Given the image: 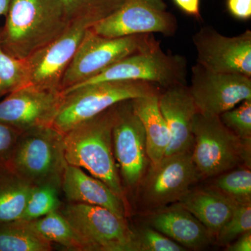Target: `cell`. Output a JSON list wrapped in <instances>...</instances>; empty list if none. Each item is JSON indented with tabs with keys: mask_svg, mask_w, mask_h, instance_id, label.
Masks as SVG:
<instances>
[{
	"mask_svg": "<svg viewBox=\"0 0 251 251\" xmlns=\"http://www.w3.org/2000/svg\"><path fill=\"white\" fill-rule=\"evenodd\" d=\"M0 44L5 52L25 59L67 30L71 22L60 0H11Z\"/></svg>",
	"mask_w": 251,
	"mask_h": 251,
	"instance_id": "obj_1",
	"label": "cell"
},
{
	"mask_svg": "<svg viewBox=\"0 0 251 251\" xmlns=\"http://www.w3.org/2000/svg\"><path fill=\"white\" fill-rule=\"evenodd\" d=\"M116 105L75 126L64 133L63 141L67 164L85 169L124 201L112 145Z\"/></svg>",
	"mask_w": 251,
	"mask_h": 251,
	"instance_id": "obj_2",
	"label": "cell"
},
{
	"mask_svg": "<svg viewBox=\"0 0 251 251\" xmlns=\"http://www.w3.org/2000/svg\"><path fill=\"white\" fill-rule=\"evenodd\" d=\"M160 92L158 86L142 80L104 81L63 91L62 103L52 126L64 134L120 102Z\"/></svg>",
	"mask_w": 251,
	"mask_h": 251,
	"instance_id": "obj_3",
	"label": "cell"
},
{
	"mask_svg": "<svg viewBox=\"0 0 251 251\" xmlns=\"http://www.w3.org/2000/svg\"><path fill=\"white\" fill-rule=\"evenodd\" d=\"M63 138L64 134L52 126L22 132L6 169L36 186L58 187L67 166Z\"/></svg>",
	"mask_w": 251,
	"mask_h": 251,
	"instance_id": "obj_4",
	"label": "cell"
},
{
	"mask_svg": "<svg viewBox=\"0 0 251 251\" xmlns=\"http://www.w3.org/2000/svg\"><path fill=\"white\" fill-rule=\"evenodd\" d=\"M192 158L199 176H219L239 165L251 168V141L243 140L222 123L219 116L198 112L193 124Z\"/></svg>",
	"mask_w": 251,
	"mask_h": 251,
	"instance_id": "obj_5",
	"label": "cell"
},
{
	"mask_svg": "<svg viewBox=\"0 0 251 251\" xmlns=\"http://www.w3.org/2000/svg\"><path fill=\"white\" fill-rule=\"evenodd\" d=\"M161 46L153 34L104 37L89 28L61 82L64 91L92 79L130 54Z\"/></svg>",
	"mask_w": 251,
	"mask_h": 251,
	"instance_id": "obj_6",
	"label": "cell"
},
{
	"mask_svg": "<svg viewBox=\"0 0 251 251\" xmlns=\"http://www.w3.org/2000/svg\"><path fill=\"white\" fill-rule=\"evenodd\" d=\"M62 215L87 251H140L136 232L115 213L102 206L74 202Z\"/></svg>",
	"mask_w": 251,
	"mask_h": 251,
	"instance_id": "obj_7",
	"label": "cell"
},
{
	"mask_svg": "<svg viewBox=\"0 0 251 251\" xmlns=\"http://www.w3.org/2000/svg\"><path fill=\"white\" fill-rule=\"evenodd\" d=\"M187 66L184 56L166 53L159 46L130 54L92 79L67 90L112 80L146 81L164 90L172 86L186 84Z\"/></svg>",
	"mask_w": 251,
	"mask_h": 251,
	"instance_id": "obj_8",
	"label": "cell"
},
{
	"mask_svg": "<svg viewBox=\"0 0 251 251\" xmlns=\"http://www.w3.org/2000/svg\"><path fill=\"white\" fill-rule=\"evenodd\" d=\"M91 29L108 38L153 33L173 36L178 24L176 17L168 11L164 0H126L115 12Z\"/></svg>",
	"mask_w": 251,
	"mask_h": 251,
	"instance_id": "obj_9",
	"label": "cell"
},
{
	"mask_svg": "<svg viewBox=\"0 0 251 251\" xmlns=\"http://www.w3.org/2000/svg\"><path fill=\"white\" fill-rule=\"evenodd\" d=\"M190 151L165 156L151 165L140 181V198L145 207L158 209L177 202L199 178Z\"/></svg>",
	"mask_w": 251,
	"mask_h": 251,
	"instance_id": "obj_10",
	"label": "cell"
},
{
	"mask_svg": "<svg viewBox=\"0 0 251 251\" xmlns=\"http://www.w3.org/2000/svg\"><path fill=\"white\" fill-rule=\"evenodd\" d=\"M112 145L124 182L128 188L138 187L148 170L149 158L145 128L130 100L116 105Z\"/></svg>",
	"mask_w": 251,
	"mask_h": 251,
	"instance_id": "obj_11",
	"label": "cell"
},
{
	"mask_svg": "<svg viewBox=\"0 0 251 251\" xmlns=\"http://www.w3.org/2000/svg\"><path fill=\"white\" fill-rule=\"evenodd\" d=\"M190 92L198 110L219 116L244 100L251 99V78L206 69L196 63L191 68Z\"/></svg>",
	"mask_w": 251,
	"mask_h": 251,
	"instance_id": "obj_12",
	"label": "cell"
},
{
	"mask_svg": "<svg viewBox=\"0 0 251 251\" xmlns=\"http://www.w3.org/2000/svg\"><path fill=\"white\" fill-rule=\"evenodd\" d=\"M63 98L61 90L24 86L0 101V122L21 133L52 126Z\"/></svg>",
	"mask_w": 251,
	"mask_h": 251,
	"instance_id": "obj_13",
	"label": "cell"
},
{
	"mask_svg": "<svg viewBox=\"0 0 251 251\" xmlns=\"http://www.w3.org/2000/svg\"><path fill=\"white\" fill-rule=\"evenodd\" d=\"M197 63L206 69L251 77V31L226 36L214 28H201L193 36Z\"/></svg>",
	"mask_w": 251,
	"mask_h": 251,
	"instance_id": "obj_14",
	"label": "cell"
},
{
	"mask_svg": "<svg viewBox=\"0 0 251 251\" xmlns=\"http://www.w3.org/2000/svg\"><path fill=\"white\" fill-rule=\"evenodd\" d=\"M92 27V25L85 21L71 23L62 35L26 59L28 64L27 85L61 90L63 75L86 31Z\"/></svg>",
	"mask_w": 251,
	"mask_h": 251,
	"instance_id": "obj_15",
	"label": "cell"
},
{
	"mask_svg": "<svg viewBox=\"0 0 251 251\" xmlns=\"http://www.w3.org/2000/svg\"><path fill=\"white\" fill-rule=\"evenodd\" d=\"M158 105L171 135V143L165 156L186 151L192 152L194 144L193 124L198 110L189 86L179 84L161 91Z\"/></svg>",
	"mask_w": 251,
	"mask_h": 251,
	"instance_id": "obj_16",
	"label": "cell"
},
{
	"mask_svg": "<svg viewBox=\"0 0 251 251\" xmlns=\"http://www.w3.org/2000/svg\"><path fill=\"white\" fill-rule=\"evenodd\" d=\"M150 224L185 249H202L213 239L202 223L178 202L157 209Z\"/></svg>",
	"mask_w": 251,
	"mask_h": 251,
	"instance_id": "obj_17",
	"label": "cell"
},
{
	"mask_svg": "<svg viewBox=\"0 0 251 251\" xmlns=\"http://www.w3.org/2000/svg\"><path fill=\"white\" fill-rule=\"evenodd\" d=\"M61 186L71 202L102 206L125 219V202L121 198L105 183L87 175L82 168L67 164Z\"/></svg>",
	"mask_w": 251,
	"mask_h": 251,
	"instance_id": "obj_18",
	"label": "cell"
},
{
	"mask_svg": "<svg viewBox=\"0 0 251 251\" xmlns=\"http://www.w3.org/2000/svg\"><path fill=\"white\" fill-rule=\"evenodd\" d=\"M177 202L201 221L213 237L232 216L238 204L215 187L190 189Z\"/></svg>",
	"mask_w": 251,
	"mask_h": 251,
	"instance_id": "obj_19",
	"label": "cell"
},
{
	"mask_svg": "<svg viewBox=\"0 0 251 251\" xmlns=\"http://www.w3.org/2000/svg\"><path fill=\"white\" fill-rule=\"evenodd\" d=\"M158 95L130 100L145 128L147 154L151 165L157 164L164 158L171 143L169 129L158 105Z\"/></svg>",
	"mask_w": 251,
	"mask_h": 251,
	"instance_id": "obj_20",
	"label": "cell"
},
{
	"mask_svg": "<svg viewBox=\"0 0 251 251\" xmlns=\"http://www.w3.org/2000/svg\"><path fill=\"white\" fill-rule=\"evenodd\" d=\"M6 169L0 170V223L22 219L28 198L35 185Z\"/></svg>",
	"mask_w": 251,
	"mask_h": 251,
	"instance_id": "obj_21",
	"label": "cell"
},
{
	"mask_svg": "<svg viewBox=\"0 0 251 251\" xmlns=\"http://www.w3.org/2000/svg\"><path fill=\"white\" fill-rule=\"evenodd\" d=\"M51 244L29 221L0 223V251H49Z\"/></svg>",
	"mask_w": 251,
	"mask_h": 251,
	"instance_id": "obj_22",
	"label": "cell"
},
{
	"mask_svg": "<svg viewBox=\"0 0 251 251\" xmlns=\"http://www.w3.org/2000/svg\"><path fill=\"white\" fill-rule=\"evenodd\" d=\"M29 221L39 233L50 242L57 243L69 250L87 251L70 224L57 210Z\"/></svg>",
	"mask_w": 251,
	"mask_h": 251,
	"instance_id": "obj_23",
	"label": "cell"
},
{
	"mask_svg": "<svg viewBox=\"0 0 251 251\" xmlns=\"http://www.w3.org/2000/svg\"><path fill=\"white\" fill-rule=\"evenodd\" d=\"M71 23L85 21L96 23L115 12L126 0H60Z\"/></svg>",
	"mask_w": 251,
	"mask_h": 251,
	"instance_id": "obj_24",
	"label": "cell"
},
{
	"mask_svg": "<svg viewBox=\"0 0 251 251\" xmlns=\"http://www.w3.org/2000/svg\"><path fill=\"white\" fill-rule=\"evenodd\" d=\"M214 187L238 204H251V168H236L219 175Z\"/></svg>",
	"mask_w": 251,
	"mask_h": 251,
	"instance_id": "obj_25",
	"label": "cell"
},
{
	"mask_svg": "<svg viewBox=\"0 0 251 251\" xmlns=\"http://www.w3.org/2000/svg\"><path fill=\"white\" fill-rule=\"evenodd\" d=\"M27 59L13 57L0 44V97L27 85Z\"/></svg>",
	"mask_w": 251,
	"mask_h": 251,
	"instance_id": "obj_26",
	"label": "cell"
},
{
	"mask_svg": "<svg viewBox=\"0 0 251 251\" xmlns=\"http://www.w3.org/2000/svg\"><path fill=\"white\" fill-rule=\"evenodd\" d=\"M60 202L57 187L52 185L34 186L28 198L23 220L31 221L47 215L51 211L57 210Z\"/></svg>",
	"mask_w": 251,
	"mask_h": 251,
	"instance_id": "obj_27",
	"label": "cell"
},
{
	"mask_svg": "<svg viewBox=\"0 0 251 251\" xmlns=\"http://www.w3.org/2000/svg\"><path fill=\"white\" fill-rule=\"evenodd\" d=\"M251 230V204H238L233 214L216 235L221 246H227Z\"/></svg>",
	"mask_w": 251,
	"mask_h": 251,
	"instance_id": "obj_28",
	"label": "cell"
},
{
	"mask_svg": "<svg viewBox=\"0 0 251 251\" xmlns=\"http://www.w3.org/2000/svg\"><path fill=\"white\" fill-rule=\"evenodd\" d=\"M220 120L240 139L251 140V99L219 115Z\"/></svg>",
	"mask_w": 251,
	"mask_h": 251,
	"instance_id": "obj_29",
	"label": "cell"
},
{
	"mask_svg": "<svg viewBox=\"0 0 251 251\" xmlns=\"http://www.w3.org/2000/svg\"><path fill=\"white\" fill-rule=\"evenodd\" d=\"M140 251H184L186 249L152 227H145L136 232Z\"/></svg>",
	"mask_w": 251,
	"mask_h": 251,
	"instance_id": "obj_30",
	"label": "cell"
},
{
	"mask_svg": "<svg viewBox=\"0 0 251 251\" xmlns=\"http://www.w3.org/2000/svg\"><path fill=\"white\" fill-rule=\"evenodd\" d=\"M21 132L0 122V170L6 169Z\"/></svg>",
	"mask_w": 251,
	"mask_h": 251,
	"instance_id": "obj_31",
	"label": "cell"
},
{
	"mask_svg": "<svg viewBox=\"0 0 251 251\" xmlns=\"http://www.w3.org/2000/svg\"><path fill=\"white\" fill-rule=\"evenodd\" d=\"M227 6L234 17L241 20L250 19L251 0H227Z\"/></svg>",
	"mask_w": 251,
	"mask_h": 251,
	"instance_id": "obj_32",
	"label": "cell"
},
{
	"mask_svg": "<svg viewBox=\"0 0 251 251\" xmlns=\"http://www.w3.org/2000/svg\"><path fill=\"white\" fill-rule=\"evenodd\" d=\"M175 4L186 14L200 19V0H173Z\"/></svg>",
	"mask_w": 251,
	"mask_h": 251,
	"instance_id": "obj_33",
	"label": "cell"
},
{
	"mask_svg": "<svg viewBox=\"0 0 251 251\" xmlns=\"http://www.w3.org/2000/svg\"><path fill=\"white\" fill-rule=\"evenodd\" d=\"M227 246V251H251V230L248 231Z\"/></svg>",
	"mask_w": 251,
	"mask_h": 251,
	"instance_id": "obj_34",
	"label": "cell"
},
{
	"mask_svg": "<svg viewBox=\"0 0 251 251\" xmlns=\"http://www.w3.org/2000/svg\"><path fill=\"white\" fill-rule=\"evenodd\" d=\"M11 0H0V16H6L9 10Z\"/></svg>",
	"mask_w": 251,
	"mask_h": 251,
	"instance_id": "obj_35",
	"label": "cell"
}]
</instances>
